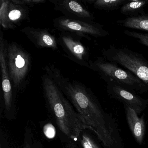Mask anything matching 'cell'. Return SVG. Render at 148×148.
I'll return each mask as SVG.
<instances>
[{
    "label": "cell",
    "mask_w": 148,
    "mask_h": 148,
    "mask_svg": "<svg viewBox=\"0 0 148 148\" xmlns=\"http://www.w3.org/2000/svg\"><path fill=\"white\" fill-rule=\"evenodd\" d=\"M124 33L129 37L137 40L138 43L148 47V33H142L128 30L124 31Z\"/></svg>",
    "instance_id": "d6986e66"
},
{
    "label": "cell",
    "mask_w": 148,
    "mask_h": 148,
    "mask_svg": "<svg viewBox=\"0 0 148 148\" xmlns=\"http://www.w3.org/2000/svg\"><path fill=\"white\" fill-rule=\"evenodd\" d=\"M147 100H148V99H147Z\"/></svg>",
    "instance_id": "7402d4cb"
},
{
    "label": "cell",
    "mask_w": 148,
    "mask_h": 148,
    "mask_svg": "<svg viewBox=\"0 0 148 148\" xmlns=\"http://www.w3.org/2000/svg\"><path fill=\"white\" fill-rule=\"evenodd\" d=\"M31 8L19 5L14 0H1L0 23L5 29H15L23 22L30 21Z\"/></svg>",
    "instance_id": "9c48e42d"
},
{
    "label": "cell",
    "mask_w": 148,
    "mask_h": 148,
    "mask_svg": "<svg viewBox=\"0 0 148 148\" xmlns=\"http://www.w3.org/2000/svg\"><path fill=\"white\" fill-rule=\"evenodd\" d=\"M53 25L60 32L70 33L89 40H91V37L104 38L109 35L103 25L94 21L79 20L61 16L54 19Z\"/></svg>",
    "instance_id": "8992f818"
},
{
    "label": "cell",
    "mask_w": 148,
    "mask_h": 148,
    "mask_svg": "<svg viewBox=\"0 0 148 148\" xmlns=\"http://www.w3.org/2000/svg\"><path fill=\"white\" fill-rule=\"evenodd\" d=\"M43 70L82 117L87 130L97 136L104 148H124L116 121L104 110L90 88L77 80L64 77L52 64L47 65Z\"/></svg>",
    "instance_id": "6da1fadb"
},
{
    "label": "cell",
    "mask_w": 148,
    "mask_h": 148,
    "mask_svg": "<svg viewBox=\"0 0 148 148\" xmlns=\"http://www.w3.org/2000/svg\"><path fill=\"white\" fill-rule=\"evenodd\" d=\"M124 105L125 117L129 128L137 143L142 145L144 139L145 132V124L144 115L138 117L137 113L130 107Z\"/></svg>",
    "instance_id": "4fadbf2b"
},
{
    "label": "cell",
    "mask_w": 148,
    "mask_h": 148,
    "mask_svg": "<svg viewBox=\"0 0 148 148\" xmlns=\"http://www.w3.org/2000/svg\"><path fill=\"white\" fill-rule=\"evenodd\" d=\"M44 132L47 137L51 138L55 136V128L51 124H47L44 128Z\"/></svg>",
    "instance_id": "44dd1931"
},
{
    "label": "cell",
    "mask_w": 148,
    "mask_h": 148,
    "mask_svg": "<svg viewBox=\"0 0 148 148\" xmlns=\"http://www.w3.org/2000/svg\"><path fill=\"white\" fill-rule=\"evenodd\" d=\"M129 0H86V2L92 5L94 8L99 10L112 11L117 10Z\"/></svg>",
    "instance_id": "2e32d148"
},
{
    "label": "cell",
    "mask_w": 148,
    "mask_h": 148,
    "mask_svg": "<svg viewBox=\"0 0 148 148\" xmlns=\"http://www.w3.org/2000/svg\"><path fill=\"white\" fill-rule=\"evenodd\" d=\"M6 59L10 80L15 92L24 91L30 81L32 56L22 46L15 41L6 44Z\"/></svg>",
    "instance_id": "3957f363"
},
{
    "label": "cell",
    "mask_w": 148,
    "mask_h": 148,
    "mask_svg": "<svg viewBox=\"0 0 148 148\" xmlns=\"http://www.w3.org/2000/svg\"><path fill=\"white\" fill-rule=\"evenodd\" d=\"M14 2L19 5H23L28 7H33L38 4L45 2L44 0H14Z\"/></svg>",
    "instance_id": "ffe728a7"
},
{
    "label": "cell",
    "mask_w": 148,
    "mask_h": 148,
    "mask_svg": "<svg viewBox=\"0 0 148 148\" xmlns=\"http://www.w3.org/2000/svg\"><path fill=\"white\" fill-rule=\"evenodd\" d=\"M148 5V0H137L129 1L121 6L120 13L130 17H136L145 14L144 8Z\"/></svg>",
    "instance_id": "9a60e30c"
},
{
    "label": "cell",
    "mask_w": 148,
    "mask_h": 148,
    "mask_svg": "<svg viewBox=\"0 0 148 148\" xmlns=\"http://www.w3.org/2000/svg\"><path fill=\"white\" fill-rule=\"evenodd\" d=\"M56 11H59L65 17L79 20L94 21L93 14L77 1L70 0H51Z\"/></svg>",
    "instance_id": "8fae6325"
},
{
    "label": "cell",
    "mask_w": 148,
    "mask_h": 148,
    "mask_svg": "<svg viewBox=\"0 0 148 148\" xmlns=\"http://www.w3.org/2000/svg\"><path fill=\"white\" fill-rule=\"evenodd\" d=\"M23 148H43L41 142L36 138L29 126L26 127L25 130Z\"/></svg>",
    "instance_id": "e0dca14e"
},
{
    "label": "cell",
    "mask_w": 148,
    "mask_h": 148,
    "mask_svg": "<svg viewBox=\"0 0 148 148\" xmlns=\"http://www.w3.org/2000/svg\"><path fill=\"white\" fill-rule=\"evenodd\" d=\"M82 38L68 32H60L58 38L59 45L64 51L63 55L82 66L89 68V49L82 43Z\"/></svg>",
    "instance_id": "52a82bcc"
},
{
    "label": "cell",
    "mask_w": 148,
    "mask_h": 148,
    "mask_svg": "<svg viewBox=\"0 0 148 148\" xmlns=\"http://www.w3.org/2000/svg\"><path fill=\"white\" fill-rule=\"evenodd\" d=\"M89 68L97 72L106 83L113 82L133 91L140 93L148 92V85L126 69L119 64L97 57L90 60Z\"/></svg>",
    "instance_id": "277c9868"
},
{
    "label": "cell",
    "mask_w": 148,
    "mask_h": 148,
    "mask_svg": "<svg viewBox=\"0 0 148 148\" xmlns=\"http://www.w3.org/2000/svg\"><path fill=\"white\" fill-rule=\"evenodd\" d=\"M103 57L128 70L148 85V61L139 53L125 47L110 45L102 51Z\"/></svg>",
    "instance_id": "5b68a950"
},
{
    "label": "cell",
    "mask_w": 148,
    "mask_h": 148,
    "mask_svg": "<svg viewBox=\"0 0 148 148\" xmlns=\"http://www.w3.org/2000/svg\"><path fill=\"white\" fill-rule=\"evenodd\" d=\"M87 130L82 132L79 138V143L82 148H101Z\"/></svg>",
    "instance_id": "ac0fdd59"
},
{
    "label": "cell",
    "mask_w": 148,
    "mask_h": 148,
    "mask_svg": "<svg viewBox=\"0 0 148 148\" xmlns=\"http://www.w3.org/2000/svg\"><path fill=\"white\" fill-rule=\"evenodd\" d=\"M106 90L108 95L133 109L139 115L148 105L147 99H145L135 92L129 90L113 82L107 83Z\"/></svg>",
    "instance_id": "30bf717a"
},
{
    "label": "cell",
    "mask_w": 148,
    "mask_h": 148,
    "mask_svg": "<svg viewBox=\"0 0 148 148\" xmlns=\"http://www.w3.org/2000/svg\"><path fill=\"white\" fill-rule=\"evenodd\" d=\"M41 81L47 108L58 130L64 148H82L79 136L83 131L87 130L84 119L45 73L41 77Z\"/></svg>",
    "instance_id": "7a4b0ae2"
},
{
    "label": "cell",
    "mask_w": 148,
    "mask_h": 148,
    "mask_svg": "<svg viewBox=\"0 0 148 148\" xmlns=\"http://www.w3.org/2000/svg\"><path fill=\"white\" fill-rule=\"evenodd\" d=\"M119 25L131 29L141 30L148 32V14L145 13L136 17H129L116 21Z\"/></svg>",
    "instance_id": "5bb4252c"
},
{
    "label": "cell",
    "mask_w": 148,
    "mask_h": 148,
    "mask_svg": "<svg viewBox=\"0 0 148 148\" xmlns=\"http://www.w3.org/2000/svg\"><path fill=\"white\" fill-rule=\"evenodd\" d=\"M7 40L4 38L2 31L0 34V64L1 68L3 104L6 118L12 120L15 117L16 106L15 97L10 80L6 59V44Z\"/></svg>",
    "instance_id": "ba28073f"
},
{
    "label": "cell",
    "mask_w": 148,
    "mask_h": 148,
    "mask_svg": "<svg viewBox=\"0 0 148 148\" xmlns=\"http://www.w3.org/2000/svg\"><path fill=\"white\" fill-rule=\"evenodd\" d=\"M27 39L38 49L48 48L58 51L59 44L58 38L46 29L26 27L20 30Z\"/></svg>",
    "instance_id": "7c38bea8"
}]
</instances>
